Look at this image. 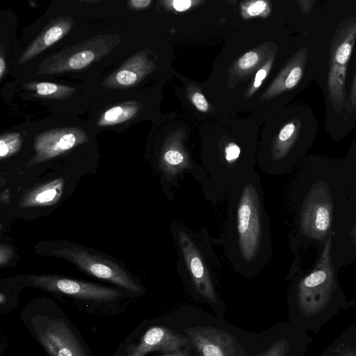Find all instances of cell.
I'll list each match as a JSON object with an SVG mask.
<instances>
[{
	"mask_svg": "<svg viewBox=\"0 0 356 356\" xmlns=\"http://www.w3.org/2000/svg\"><path fill=\"white\" fill-rule=\"evenodd\" d=\"M29 283L49 291L95 302H110L122 296L115 289L53 275H29Z\"/></svg>",
	"mask_w": 356,
	"mask_h": 356,
	"instance_id": "6",
	"label": "cell"
},
{
	"mask_svg": "<svg viewBox=\"0 0 356 356\" xmlns=\"http://www.w3.org/2000/svg\"><path fill=\"white\" fill-rule=\"evenodd\" d=\"M22 140L18 134L6 135L0 140V156L8 157L17 152L21 146Z\"/></svg>",
	"mask_w": 356,
	"mask_h": 356,
	"instance_id": "15",
	"label": "cell"
},
{
	"mask_svg": "<svg viewBox=\"0 0 356 356\" xmlns=\"http://www.w3.org/2000/svg\"><path fill=\"white\" fill-rule=\"evenodd\" d=\"M6 67V63L4 62V60L2 57L0 58V77H2V75L4 72Z\"/></svg>",
	"mask_w": 356,
	"mask_h": 356,
	"instance_id": "30",
	"label": "cell"
},
{
	"mask_svg": "<svg viewBox=\"0 0 356 356\" xmlns=\"http://www.w3.org/2000/svg\"><path fill=\"white\" fill-rule=\"evenodd\" d=\"M275 330L272 327L263 331L261 345L253 356H286V343L277 337Z\"/></svg>",
	"mask_w": 356,
	"mask_h": 356,
	"instance_id": "12",
	"label": "cell"
},
{
	"mask_svg": "<svg viewBox=\"0 0 356 356\" xmlns=\"http://www.w3.org/2000/svg\"><path fill=\"white\" fill-rule=\"evenodd\" d=\"M191 4L189 0H177L173 1L174 8L178 11L187 10Z\"/></svg>",
	"mask_w": 356,
	"mask_h": 356,
	"instance_id": "25",
	"label": "cell"
},
{
	"mask_svg": "<svg viewBox=\"0 0 356 356\" xmlns=\"http://www.w3.org/2000/svg\"><path fill=\"white\" fill-rule=\"evenodd\" d=\"M10 194L8 190L4 191L1 195V202L2 203H6L10 200Z\"/></svg>",
	"mask_w": 356,
	"mask_h": 356,
	"instance_id": "29",
	"label": "cell"
},
{
	"mask_svg": "<svg viewBox=\"0 0 356 356\" xmlns=\"http://www.w3.org/2000/svg\"><path fill=\"white\" fill-rule=\"evenodd\" d=\"M345 110L347 113H351L356 109V72L354 76L350 92L346 100Z\"/></svg>",
	"mask_w": 356,
	"mask_h": 356,
	"instance_id": "18",
	"label": "cell"
},
{
	"mask_svg": "<svg viewBox=\"0 0 356 356\" xmlns=\"http://www.w3.org/2000/svg\"><path fill=\"white\" fill-rule=\"evenodd\" d=\"M188 344L189 341L185 336L160 324L149 327L127 356H145L153 351L171 353L184 348Z\"/></svg>",
	"mask_w": 356,
	"mask_h": 356,
	"instance_id": "8",
	"label": "cell"
},
{
	"mask_svg": "<svg viewBox=\"0 0 356 356\" xmlns=\"http://www.w3.org/2000/svg\"><path fill=\"white\" fill-rule=\"evenodd\" d=\"M130 3L134 8H142L147 7L150 3V0H133Z\"/></svg>",
	"mask_w": 356,
	"mask_h": 356,
	"instance_id": "27",
	"label": "cell"
},
{
	"mask_svg": "<svg viewBox=\"0 0 356 356\" xmlns=\"http://www.w3.org/2000/svg\"><path fill=\"white\" fill-rule=\"evenodd\" d=\"M354 236L355 238V241H356V225H355V228L354 229Z\"/></svg>",
	"mask_w": 356,
	"mask_h": 356,
	"instance_id": "31",
	"label": "cell"
},
{
	"mask_svg": "<svg viewBox=\"0 0 356 356\" xmlns=\"http://www.w3.org/2000/svg\"><path fill=\"white\" fill-rule=\"evenodd\" d=\"M355 38L356 17H353L340 24L330 44L327 90L333 108L338 113L345 106L347 66Z\"/></svg>",
	"mask_w": 356,
	"mask_h": 356,
	"instance_id": "4",
	"label": "cell"
},
{
	"mask_svg": "<svg viewBox=\"0 0 356 356\" xmlns=\"http://www.w3.org/2000/svg\"><path fill=\"white\" fill-rule=\"evenodd\" d=\"M193 356H196V355H195V354H193Z\"/></svg>",
	"mask_w": 356,
	"mask_h": 356,
	"instance_id": "32",
	"label": "cell"
},
{
	"mask_svg": "<svg viewBox=\"0 0 356 356\" xmlns=\"http://www.w3.org/2000/svg\"><path fill=\"white\" fill-rule=\"evenodd\" d=\"M266 75V72L264 69H261L257 72L256 76H255L254 83V86L255 88H257L261 85V81L265 78Z\"/></svg>",
	"mask_w": 356,
	"mask_h": 356,
	"instance_id": "26",
	"label": "cell"
},
{
	"mask_svg": "<svg viewBox=\"0 0 356 356\" xmlns=\"http://www.w3.org/2000/svg\"><path fill=\"white\" fill-rule=\"evenodd\" d=\"M81 142V138L71 132L42 136L35 143L33 164L57 156Z\"/></svg>",
	"mask_w": 356,
	"mask_h": 356,
	"instance_id": "10",
	"label": "cell"
},
{
	"mask_svg": "<svg viewBox=\"0 0 356 356\" xmlns=\"http://www.w3.org/2000/svg\"><path fill=\"white\" fill-rule=\"evenodd\" d=\"M170 234L176 252V269L186 292L197 301L225 316V304L219 291L220 262L212 237L204 227L198 230L175 220Z\"/></svg>",
	"mask_w": 356,
	"mask_h": 356,
	"instance_id": "2",
	"label": "cell"
},
{
	"mask_svg": "<svg viewBox=\"0 0 356 356\" xmlns=\"http://www.w3.org/2000/svg\"><path fill=\"white\" fill-rule=\"evenodd\" d=\"M95 58L92 51L85 50L73 55L69 59V66L74 70H79L89 65Z\"/></svg>",
	"mask_w": 356,
	"mask_h": 356,
	"instance_id": "16",
	"label": "cell"
},
{
	"mask_svg": "<svg viewBox=\"0 0 356 356\" xmlns=\"http://www.w3.org/2000/svg\"><path fill=\"white\" fill-rule=\"evenodd\" d=\"M58 90V86L52 83L42 82L36 86V91L40 95H49L55 93Z\"/></svg>",
	"mask_w": 356,
	"mask_h": 356,
	"instance_id": "20",
	"label": "cell"
},
{
	"mask_svg": "<svg viewBox=\"0 0 356 356\" xmlns=\"http://www.w3.org/2000/svg\"><path fill=\"white\" fill-rule=\"evenodd\" d=\"M38 335L51 356H87L63 323H49Z\"/></svg>",
	"mask_w": 356,
	"mask_h": 356,
	"instance_id": "9",
	"label": "cell"
},
{
	"mask_svg": "<svg viewBox=\"0 0 356 356\" xmlns=\"http://www.w3.org/2000/svg\"><path fill=\"white\" fill-rule=\"evenodd\" d=\"M161 324L185 336L196 356H253L263 337V332H246L191 305L173 310Z\"/></svg>",
	"mask_w": 356,
	"mask_h": 356,
	"instance_id": "3",
	"label": "cell"
},
{
	"mask_svg": "<svg viewBox=\"0 0 356 356\" xmlns=\"http://www.w3.org/2000/svg\"><path fill=\"white\" fill-rule=\"evenodd\" d=\"M117 81L123 86H131L137 80L136 74L127 70H120L116 75Z\"/></svg>",
	"mask_w": 356,
	"mask_h": 356,
	"instance_id": "17",
	"label": "cell"
},
{
	"mask_svg": "<svg viewBox=\"0 0 356 356\" xmlns=\"http://www.w3.org/2000/svg\"><path fill=\"white\" fill-rule=\"evenodd\" d=\"M66 31L67 28L62 26H54L48 29L23 55L20 63H24L35 56L37 54L58 41Z\"/></svg>",
	"mask_w": 356,
	"mask_h": 356,
	"instance_id": "13",
	"label": "cell"
},
{
	"mask_svg": "<svg viewBox=\"0 0 356 356\" xmlns=\"http://www.w3.org/2000/svg\"><path fill=\"white\" fill-rule=\"evenodd\" d=\"M134 111L133 109H129L127 107L120 106L112 107L104 114L101 124H115L124 121L131 118Z\"/></svg>",
	"mask_w": 356,
	"mask_h": 356,
	"instance_id": "14",
	"label": "cell"
},
{
	"mask_svg": "<svg viewBox=\"0 0 356 356\" xmlns=\"http://www.w3.org/2000/svg\"><path fill=\"white\" fill-rule=\"evenodd\" d=\"M225 222L213 245L220 246L232 269L252 279L271 259L270 218L261 177L254 172L238 181L227 198Z\"/></svg>",
	"mask_w": 356,
	"mask_h": 356,
	"instance_id": "1",
	"label": "cell"
},
{
	"mask_svg": "<svg viewBox=\"0 0 356 356\" xmlns=\"http://www.w3.org/2000/svg\"><path fill=\"white\" fill-rule=\"evenodd\" d=\"M13 251L11 248L5 244L0 245V265L3 266L6 264L8 261L13 257Z\"/></svg>",
	"mask_w": 356,
	"mask_h": 356,
	"instance_id": "21",
	"label": "cell"
},
{
	"mask_svg": "<svg viewBox=\"0 0 356 356\" xmlns=\"http://www.w3.org/2000/svg\"><path fill=\"white\" fill-rule=\"evenodd\" d=\"M266 8V3L264 1H257L252 3L248 8V13L254 16L260 14Z\"/></svg>",
	"mask_w": 356,
	"mask_h": 356,
	"instance_id": "23",
	"label": "cell"
},
{
	"mask_svg": "<svg viewBox=\"0 0 356 356\" xmlns=\"http://www.w3.org/2000/svg\"><path fill=\"white\" fill-rule=\"evenodd\" d=\"M332 202L325 187H314L308 193L300 213V231L306 236L321 240L330 229Z\"/></svg>",
	"mask_w": 356,
	"mask_h": 356,
	"instance_id": "7",
	"label": "cell"
},
{
	"mask_svg": "<svg viewBox=\"0 0 356 356\" xmlns=\"http://www.w3.org/2000/svg\"><path fill=\"white\" fill-rule=\"evenodd\" d=\"M49 254L64 259L84 273L126 290L142 292L140 286L117 263L77 247L54 249Z\"/></svg>",
	"mask_w": 356,
	"mask_h": 356,
	"instance_id": "5",
	"label": "cell"
},
{
	"mask_svg": "<svg viewBox=\"0 0 356 356\" xmlns=\"http://www.w3.org/2000/svg\"><path fill=\"white\" fill-rule=\"evenodd\" d=\"M64 186L63 178H58L25 193L19 201L22 208L53 205L60 200Z\"/></svg>",
	"mask_w": 356,
	"mask_h": 356,
	"instance_id": "11",
	"label": "cell"
},
{
	"mask_svg": "<svg viewBox=\"0 0 356 356\" xmlns=\"http://www.w3.org/2000/svg\"><path fill=\"white\" fill-rule=\"evenodd\" d=\"M300 3L302 4L301 6L302 12L309 13L312 9L314 1H302Z\"/></svg>",
	"mask_w": 356,
	"mask_h": 356,
	"instance_id": "28",
	"label": "cell"
},
{
	"mask_svg": "<svg viewBox=\"0 0 356 356\" xmlns=\"http://www.w3.org/2000/svg\"><path fill=\"white\" fill-rule=\"evenodd\" d=\"M258 55L254 51H250L244 54L238 60L239 67L242 69H248L254 66L258 61Z\"/></svg>",
	"mask_w": 356,
	"mask_h": 356,
	"instance_id": "19",
	"label": "cell"
},
{
	"mask_svg": "<svg viewBox=\"0 0 356 356\" xmlns=\"http://www.w3.org/2000/svg\"><path fill=\"white\" fill-rule=\"evenodd\" d=\"M193 348L189 343L184 348L174 352L164 353L163 356H193Z\"/></svg>",
	"mask_w": 356,
	"mask_h": 356,
	"instance_id": "24",
	"label": "cell"
},
{
	"mask_svg": "<svg viewBox=\"0 0 356 356\" xmlns=\"http://www.w3.org/2000/svg\"><path fill=\"white\" fill-rule=\"evenodd\" d=\"M193 102L196 108L201 111H206L208 108V104L201 93L196 92L193 96Z\"/></svg>",
	"mask_w": 356,
	"mask_h": 356,
	"instance_id": "22",
	"label": "cell"
}]
</instances>
